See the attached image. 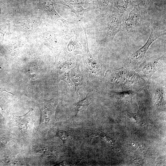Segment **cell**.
<instances>
[{
	"label": "cell",
	"mask_w": 166,
	"mask_h": 166,
	"mask_svg": "<svg viewBox=\"0 0 166 166\" xmlns=\"http://www.w3.org/2000/svg\"><path fill=\"white\" fill-rule=\"evenodd\" d=\"M79 162L75 160H65L56 164V166H74L76 165Z\"/></svg>",
	"instance_id": "14"
},
{
	"label": "cell",
	"mask_w": 166,
	"mask_h": 166,
	"mask_svg": "<svg viewBox=\"0 0 166 166\" xmlns=\"http://www.w3.org/2000/svg\"><path fill=\"white\" fill-rule=\"evenodd\" d=\"M128 3L127 0H117V7L119 12L122 13L126 11L128 7Z\"/></svg>",
	"instance_id": "12"
},
{
	"label": "cell",
	"mask_w": 166,
	"mask_h": 166,
	"mask_svg": "<svg viewBox=\"0 0 166 166\" xmlns=\"http://www.w3.org/2000/svg\"><path fill=\"white\" fill-rule=\"evenodd\" d=\"M1 113H2V110H1V107L0 106V114H1Z\"/></svg>",
	"instance_id": "19"
},
{
	"label": "cell",
	"mask_w": 166,
	"mask_h": 166,
	"mask_svg": "<svg viewBox=\"0 0 166 166\" xmlns=\"http://www.w3.org/2000/svg\"><path fill=\"white\" fill-rule=\"evenodd\" d=\"M78 67L77 66L75 67L72 72V79L76 88H78L79 85H81V74L80 73Z\"/></svg>",
	"instance_id": "11"
},
{
	"label": "cell",
	"mask_w": 166,
	"mask_h": 166,
	"mask_svg": "<svg viewBox=\"0 0 166 166\" xmlns=\"http://www.w3.org/2000/svg\"><path fill=\"white\" fill-rule=\"evenodd\" d=\"M149 0H140V3L142 5H144Z\"/></svg>",
	"instance_id": "18"
},
{
	"label": "cell",
	"mask_w": 166,
	"mask_h": 166,
	"mask_svg": "<svg viewBox=\"0 0 166 166\" xmlns=\"http://www.w3.org/2000/svg\"><path fill=\"white\" fill-rule=\"evenodd\" d=\"M0 91L1 92L6 91L8 93H11L13 94V93H12L8 91L6 88L0 87Z\"/></svg>",
	"instance_id": "17"
},
{
	"label": "cell",
	"mask_w": 166,
	"mask_h": 166,
	"mask_svg": "<svg viewBox=\"0 0 166 166\" xmlns=\"http://www.w3.org/2000/svg\"><path fill=\"white\" fill-rule=\"evenodd\" d=\"M69 136V134L66 131L61 130H58L56 134V136L59 138L64 144L65 143Z\"/></svg>",
	"instance_id": "13"
},
{
	"label": "cell",
	"mask_w": 166,
	"mask_h": 166,
	"mask_svg": "<svg viewBox=\"0 0 166 166\" xmlns=\"http://www.w3.org/2000/svg\"><path fill=\"white\" fill-rule=\"evenodd\" d=\"M37 151L45 155H50L54 156L56 155V151L53 148L48 146H41Z\"/></svg>",
	"instance_id": "10"
},
{
	"label": "cell",
	"mask_w": 166,
	"mask_h": 166,
	"mask_svg": "<svg viewBox=\"0 0 166 166\" xmlns=\"http://www.w3.org/2000/svg\"><path fill=\"white\" fill-rule=\"evenodd\" d=\"M67 48L68 50L74 55L81 54V44L74 38L69 41Z\"/></svg>",
	"instance_id": "8"
},
{
	"label": "cell",
	"mask_w": 166,
	"mask_h": 166,
	"mask_svg": "<svg viewBox=\"0 0 166 166\" xmlns=\"http://www.w3.org/2000/svg\"><path fill=\"white\" fill-rule=\"evenodd\" d=\"M57 104V101L54 99L39 102L41 113L39 126L47 125L54 120Z\"/></svg>",
	"instance_id": "1"
},
{
	"label": "cell",
	"mask_w": 166,
	"mask_h": 166,
	"mask_svg": "<svg viewBox=\"0 0 166 166\" xmlns=\"http://www.w3.org/2000/svg\"><path fill=\"white\" fill-rule=\"evenodd\" d=\"M91 103L89 96L87 95L83 100L74 104L76 108L77 112L75 116L79 117L84 115L89 105Z\"/></svg>",
	"instance_id": "6"
},
{
	"label": "cell",
	"mask_w": 166,
	"mask_h": 166,
	"mask_svg": "<svg viewBox=\"0 0 166 166\" xmlns=\"http://www.w3.org/2000/svg\"><path fill=\"white\" fill-rule=\"evenodd\" d=\"M142 19L140 11L135 7L130 12L128 18L123 20L122 30L125 31L133 30L140 25Z\"/></svg>",
	"instance_id": "3"
},
{
	"label": "cell",
	"mask_w": 166,
	"mask_h": 166,
	"mask_svg": "<svg viewBox=\"0 0 166 166\" xmlns=\"http://www.w3.org/2000/svg\"><path fill=\"white\" fill-rule=\"evenodd\" d=\"M165 31H156L152 28L150 36L145 44L135 52L132 55V60L135 62L143 59L150 46L156 40L165 34Z\"/></svg>",
	"instance_id": "2"
},
{
	"label": "cell",
	"mask_w": 166,
	"mask_h": 166,
	"mask_svg": "<svg viewBox=\"0 0 166 166\" xmlns=\"http://www.w3.org/2000/svg\"><path fill=\"white\" fill-rule=\"evenodd\" d=\"M68 69L65 65L61 67L59 70V77L60 80L65 81L70 88L73 86V84L70 79Z\"/></svg>",
	"instance_id": "7"
},
{
	"label": "cell",
	"mask_w": 166,
	"mask_h": 166,
	"mask_svg": "<svg viewBox=\"0 0 166 166\" xmlns=\"http://www.w3.org/2000/svg\"><path fill=\"white\" fill-rule=\"evenodd\" d=\"M33 109L32 108L26 113L21 116H14V122L16 126L21 130L28 129L33 125L34 121L32 118Z\"/></svg>",
	"instance_id": "5"
},
{
	"label": "cell",
	"mask_w": 166,
	"mask_h": 166,
	"mask_svg": "<svg viewBox=\"0 0 166 166\" xmlns=\"http://www.w3.org/2000/svg\"><path fill=\"white\" fill-rule=\"evenodd\" d=\"M71 10V11L75 13L77 16L78 15L83 14L86 10L79 4H72L66 5Z\"/></svg>",
	"instance_id": "9"
},
{
	"label": "cell",
	"mask_w": 166,
	"mask_h": 166,
	"mask_svg": "<svg viewBox=\"0 0 166 166\" xmlns=\"http://www.w3.org/2000/svg\"><path fill=\"white\" fill-rule=\"evenodd\" d=\"M96 135V136L99 137L102 139L105 140L109 144H111L112 143V141L110 137L106 134L103 133H97Z\"/></svg>",
	"instance_id": "15"
},
{
	"label": "cell",
	"mask_w": 166,
	"mask_h": 166,
	"mask_svg": "<svg viewBox=\"0 0 166 166\" xmlns=\"http://www.w3.org/2000/svg\"><path fill=\"white\" fill-rule=\"evenodd\" d=\"M99 4L103 7H106L109 4V0H97Z\"/></svg>",
	"instance_id": "16"
},
{
	"label": "cell",
	"mask_w": 166,
	"mask_h": 166,
	"mask_svg": "<svg viewBox=\"0 0 166 166\" xmlns=\"http://www.w3.org/2000/svg\"><path fill=\"white\" fill-rule=\"evenodd\" d=\"M122 23L118 14L113 15L108 22L105 42L112 41L117 33L122 30Z\"/></svg>",
	"instance_id": "4"
}]
</instances>
